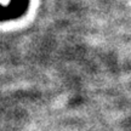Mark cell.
Listing matches in <instances>:
<instances>
[{"label":"cell","instance_id":"6da1fadb","mask_svg":"<svg viewBox=\"0 0 131 131\" xmlns=\"http://www.w3.org/2000/svg\"><path fill=\"white\" fill-rule=\"evenodd\" d=\"M28 0H11L7 6L0 5V21L17 18L27 11Z\"/></svg>","mask_w":131,"mask_h":131}]
</instances>
